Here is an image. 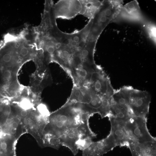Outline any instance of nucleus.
Segmentation results:
<instances>
[{
  "label": "nucleus",
  "mask_w": 156,
  "mask_h": 156,
  "mask_svg": "<svg viewBox=\"0 0 156 156\" xmlns=\"http://www.w3.org/2000/svg\"><path fill=\"white\" fill-rule=\"evenodd\" d=\"M24 29L16 33L8 32L0 42V70L20 65L27 60L21 55L22 48L28 40Z\"/></svg>",
  "instance_id": "obj_2"
},
{
  "label": "nucleus",
  "mask_w": 156,
  "mask_h": 156,
  "mask_svg": "<svg viewBox=\"0 0 156 156\" xmlns=\"http://www.w3.org/2000/svg\"><path fill=\"white\" fill-rule=\"evenodd\" d=\"M133 115L147 117L149 111L151 96L147 92L125 86L119 89Z\"/></svg>",
  "instance_id": "obj_4"
},
{
  "label": "nucleus",
  "mask_w": 156,
  "mask_h": 156,
  "mask_svg": "<svg viewBox=\"0 0 156 156\" xmlns=\"http://www.w3.org/2000/svg\"><path fill=\"white\" fill-rule=\"evenodd\" d=\"M20 114L23 117H25L27 115L28 113L27 110L23 109L21 111Z\"/></svg>",
  "instance_id": "obj_19"
},
{
  "label": "nucleus",
  "mask_w": 156,
  "mask_h": 156,
  "mask_svg": "<svg viewBox=\"0 0 156 156\" xmlns=\"http://www.w3.org/2000/svg\"><path fill=\"white\" fill-rule=\"evenodd\" d=\"M91 24L89 21L81 29L70 33L60 29L55 36L51 62L58 64L67 74L82 67L92 54L87 39Z\"/></svg>",
  "instance_id": "obj_1"
},
{
  "label": "nucleus",
  "mask_w": 156,
  "mask_h": 156,
  "mask_svg": "<svg viewBox=\"0 0 156 156\" xmlns=\"http://www.w3.org/2000/svg\"><path fill=\"white\" fill-rule=\"evenodd\" d=\"M3 75L4 79H10L12 75V73L9 69H5L3 70Z\"/></svg>",
  "instance_id": "obj_18"
},
{
  "label": "nucleus",
  "mask_w": 156,
  "mask_h": 156,
  "mask_svg": "<svg viewBox=\"0 0 156 156\" xmlns=\"http://www.w3.org/2000/svg\"><path fill=\"white\" fill-rule=\"evenodd\" d=\"M111 124L110 133L112 136L117 146L128 148L133 141L129 137L126 129L125 122L112 117H108Z\"/></svg>",
  "instance_id": "obj_9"
},
{
  "label": "nucleus",
  "mask_w": 156,
  "mask_h": 156,
  "mask_svg": "<svg viewBox=\"0 0 156 156\" xmlns=\"http://www.w3.org/2000/svg\"><path fill=\"white\" fill-rule=\"evenodd\" d=\"M12 128L16 129L18 126V124L16 122H14L12 124Z\"/></svg>",
  "instance_id": "obj_22"
},
{
  "label": "nucleus",
  "mask_w": 156,
  "mask_h": 156,
  "mask_svg": "<svg viewBox=\"0 0 156 156\" xmlns=\"http://www.w3.org/2000/svg\"><path fill=\"white\" fill-rule=\"evenodd\" d=\"M29 121L27 118H25L23 120V123L26 125H27L29 124Z\"/></svg>",
  "instance_id": "obj_23"
},
{
  "label": "nucleus",
  "mask_w": 156,
  "mask_h": 156,
  "mask_svg": "<svg viewBox=\"0 0 156 156\" xmlns=\"http://www.w3.org/2000/svg\"><path fill=\"white\" fill-rule=\"evenodd\" d=\"M44 139L47 145L56 149H58L61 145L59 138L51 134L45 133Z\"/></svg>",
  "instance_id": "obj_14"
},
{
  "label": "nucleus",
  "mask_w": 156,
  "mask_h": 156,
  "mask_svg": "<svg viewBox=\"0 0 156 156\" xmlns=\"http://www.w3.org/2000/svg\"><path fill=\"white\" fill-rule=\"evenodd\" d=\"M34 128L35 129L38 130L40 129V125L38 123H36L34 125Z\"/></svg>",
  "instance_id": "obj_20"
},
{
  "label": "nucleus",
  "mask_w": 156,
  "mask_h": 156,
  "mask_svg": "<svg viewBox=\"0 0 156 156\" xmlns=\"http://www.w3.org/2000/svg\"><path fill=\"white\" fill-rule=\"evenodd\" d=\"M84 136L89 137L93 139L96 136L91 130L89 124H82L71 129L59 138L61 145L68 148L74 155H76L79 150L78 143L80 139Z\"/></svg>",
  "instance_id": "obj_6"
},
{
  "label": "nucleus",
  "mask_w": 156,
  "mask_h": 156,
  "mask_svg": "<svg viewBox=\"0 0 156 156\" xmlns=\"http://www.w3.org/2000/svg\"><path fill=\"white\" fill-rule=\"evenodd\" d=\"M10 132L12 134H15L16 132V129H14L12 128Z\"/></svg>",
  "instance_id": "obj_25"
},
{
  "label": "nucleus",
  "mask_w": 156,
  "mask_h": 156,
  "mask_svg": "<svg viewBox=\"0 0 156 156\" xmlns=\"http://www.w3.org/2000/svg\"><path fill=\"white\" fill-rule=\"evenodd\" d=\"M112 136L109 133L105 138L93 142L82 151V156H101L117 146Z\"/></svg>",
  "instance_id": "obj_8"
},
{
  "label": "nucleus",
  "mask_w": 156,
  "mask_h": 156,
  "mask_svg": "<svg viewBox=\"0 0 156 156\" xmlns=\"http://www.w3.org/2000/svg\"><path fill=\"white\" fill-rule=\"evenodd\" d=\"M12 120L10 118H8L6 119V122L7 124H10L11 123Z\"/></svg>",
  "instance_id": "obj_24"
},
{
  "label": "nucleus",
  "mask_w": 156,
  "mask_h": 156,
  "mask_svg": "<svg viewBox=\"0 0 156 156\" xmlns=\"http://www.w3.org/2000/svg\"><path fill=\"white\" fill-rule=\"evenodd\" d=\"M35 124V122L33 120H31L29 121L28 125L30 127H34Z\"/></svg>",
  "instance_id": "obj_21"
},
{
  "label": "nucleus",
  "mask_w": 156,
  "mask_h": 156,
  "mask_svg": "<svg viewBox=\"0 0 156 156\" xmlns=\"http://www.w3.org/2000/svg\"><path fill=\"white\" fill-rule=\"evenodd\" d=\"M83 9V0H60L53 4L52 11L56 19H69L78 14H81Z\"/></svg>",
  "instance_id": "obj_7"
},
{
  "label": "nucleus",
  "mask_w": 156,
  "mask_h": 156,
  "mask_svg": "<svg viewBox=\"0 0 156 156\" xmlns=\"http://www.w3.org/2000/svg\"><path fill=\"white\" fill-rule=\"evenodd\" d=\"M19 106L23 109L27 110L32 107V104L29 99L26 98L22 99L19 103Z\"/></svg>",
  "instance_id": "obj_15"
},
{
  "label": "nucleus",
  "mask_w": 156,
  "mask_h": 156,
  "mask_svg": "<svg viewBox=\"0 0 156 156\" xmlns=\"http://www.w3.org/2000/svg\"><path fill=\"white\" fill-rule=\"evenodd\" d=\"M103 1L83 0V15L89 19L91 18L98 11Z\"/></svg>",
  "instance_id": "obj_13"
},
{
  "label": "nucleus",
  "mask_w": 156,
  "mask_h": 156,
  "mask_svg": "<svg viewBox=\"0 0 156 156\" xmlns=\"http://www.w3.org/2000/svg\"><path fill=\"white\" fill-rule=\"evenodd\" d=\"M133 116L129 109L115 103L111 98L110 113L108 118L112 117L125 122Z\"/></svg>",
  "instance_id": "obj_12"
},
{
  "label": "nucleus",
  "mask_w": 156,
  "mask_h": 156,
  "mask_svg": "<svg viewBox=\"0 0 156 156\" xmlns=\"http://www.w3.org/2000/svg\"><path fill=\"white\" fill-rule=\"evenodd\" d=\"M148 33L151 38L154 41L155 38V26L151 24H148L147 25Z\"/></svg>",
  "instance_id": "obj_17"
},
{
  "label": "nucleus",
  "mask_w": 156,
  "mask_h": 156,
  "mask_svg": "<svg viewBox=\"0 0 156 156\" xmlns=\"http://www.w3.org/2000/svg\"><path fill=\"white\" fill-rule=\"evenodd\" d=\"M147 117L133 116L125 122L126 130L133 141L142 143L156 142L149 133L147 126Z\"/></svg>",
  "instance_id": "obj_5"
},
{
  "label": "nucleus",
  "mask_w": 156,
  "mask_h": 156,
  "mask_svg": "<svg viewBox=\"0 0 156 156\" xmlns=\"http://www.w3.org/2000/svg\"><path fill=\"white\" fill-rule=\"evenodd\" d=\"M37 108L40 115L44 117H49L50 115L49 112L45 105L40 103L37 106Z\"/></svg>",
  "instance_id": "obj_16"
},
{
  "label": "nucleus",
  "mask_w": 156,
  "mask_h": 156,
  "mask_svg": "<svg viewBox=\"0 0 156 156\" xmlns=\"http://www.w3.org/2000/svg\"><path fill=\"white\" fill-rule=\"evenodd\" d=\"M12 95L13 96H16V92H13L12 94Z\"/></svg>",
  "instance_id": "obj_26"
},
{
  "label": "nucleus",
  "mask_w": 156,
  "mask_h": 156,
  "mask_svg": "<svg viewBox=\"0 0 156 156\" xmlns=\"http://www.w3.org/2000/svg\"><path fill=\"white\" fill-rule=\"evenodd\" d=\"M126 20L140 22L145 21L136 1H133L122 6L117 17Z\"/></svg>",
  "instance_id": "obj_10"
},
{
  "label": "nucleus",
  "mask_w": 156,
  "mask_h": 156,
  "mask_svg": "<svg viewBox=\"0 0 156 156\" xmlns=\"http://www.w3.org/2000/svg\"><path fill=\"white\" fill-rule=\"evenodd\" d=\"M46 133L59 138L68 130L84 123L79 109L72 103L66 102L48 118Z\"/></svg>",
  "instance_id": "obj_3"
},
{
  "label": "nucleus",
  "mask_w": 156,
  "mask_h": 156,
  "mask_svg": "<svg viewBox=\"0 0 156 156\" xmlns=\"http://www.w3.org/2000/svg\"><path fill=\"white\" fill-rule=\"evenodd\" d=\"M128 148L132 156H156V142L130 143Z\"/></svg>",
  "instance_id": "obj_11"
}]
</instances>
